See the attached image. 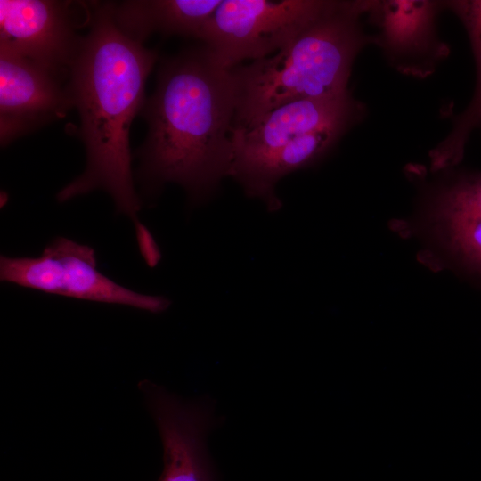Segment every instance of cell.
I'll return each mask as SVG.
<instances>
[{
  "instance_id": "cell-1",
  "label": "cell",
  "mask_w": 481,
  "mask_h": 481,
  "mask_svg": "<svg viewBox=\"0 0 481 481\" xmlns=\"http://www.w3.org/2000/svg\"><path fill=\"white\" fill-rule=\"evenodd\" d=\"M90 5L89 32L82 37L67 86L79 115L86 165L56 198L65 202L102 190L137 231L143 225L137 218L141 200L133 178L129 131L145 104V83L157 53L117 26L111 2Z\"/></svg>"
},
{
  "instance_id": "cell-11",
  "label": "cell",
  "mask_w": 481,
  "mask_h": 481,
  "mask_svg": "<svg viewBox=\"0 0 481 481\" xmlns=\"http://www.w3.org/2000/svg\"><path fill=\"white\" fill-rule=\"evenodd\" d=\"M429 217L455 266L481 285V171L453 173L432 194Z\"/></svg>"
},
{
  "instance_id": "cell-13",
  "label": "cell",
  "mask_w": 481,
  "mask_h": 481,
  "mask_svg": "<svg viewBox=\"0 0 481 481\" xmlns=\"http://www.w3.org/2000/svg\"><path fill=\"white\" fill-rule=\"evenodd\" d=\"M461 20L468 33L476 63V86L468 107L452 122L448 135L429 153L432 171L450 169L463 159L465 148L475 130L481 134V0L445 1Z\"/></svg>"
},
{
  "instance_id": "cell-7",
  "label": "cell",
  "mask_w": 481,
  "mask_h": 481,
  "mask_svg": "<svg viewBox=\"0 0 481 481\" xmlns=\"http://www.w3.org/2000/svg\"><path fill=\"white\" fill-rule=\"evenodd\" d=\"M364 106L349 93L320 99H305L281 105L248 128L232 134L234 176L302 135L331 126L351 128L364 114Z\"/></svg>"
},
{
  "instance_id": "cell-2",
  "label": "cell",
  "mask_w": 481,
  "mask_h": 481,
  "mask_svg": "<svg viewBox=\"0 0 481 481\" xmlns=\"http://www.w3.org/2000/svg\"><path fill=\"white\" fill-rule=\"evenodd\" d=\"M236 104L231 69L205 47L164 61L143 108L148 135L137 155L144 187L153 192L174 183L192 203L208 200L229 175Z\"/></svg>"
},
{
  "instance_id": "cell-5",
  "label": "cell",
  "mask_w": 481,
  "mask_h": 481,
  "mask_svg": "<svg viewBox=\"0 0 481 481\" xmlns=\"http://www.w3.org/2000/svg\"><path fill=\"white\" fill-rule=\"evenodd\" d=\"M0 280L27 289L77 299L135 307L152 314L168 309L164 296L126 288L102 273L94 249L57 237L37 257H0Z\"/></svg>"
},
{
  "instance_id": "cell-9",
  "label": "cell",
  "mask_w": 481,
  "mask_h": 481,
  "mask_svg": "<svg viewBox=\"0 0 481 481\" xmlns=\"http://www.w3.org/2000/svg\"><path fill=\"white\" fill-rule=\"evenodd\" d=\"M442 10L443 1L373 0L367 13L378 29L372 44L399 73L425 78L450 53L436 30V17Z\"/></svg>"
},
{
  "instance_id": "cell-8",
  "label": "cell",
  "mask_w": 481,
  "mask_h": 481,
  "mask_svg": "<svg viewBox=\"0 0 481 481\" xmlns=\"http://www.w3.org/2000/svg\"><path fill=\"white\" fill-rule=\"evenodd\" d=\"M163 445L159 481H217L206 447L215 419L211 404L185 402L150 379L138 383Z\"/></svg>"
},
{
  "instance_id": "cell-10",
  "label": "cell",
  "mask_w": 481,
  "mask_h": 481,
  "mask_svg": "<svg viewBox=\"0 0 481 481\" xmlns=\"http://www.w3.org/2000/svg\"><path fill=\"white\" fill-rule=\"evenodd\" d=\"M62 77L0 47V141L6 146L73 107Z\"/></svg>"
},
{
  "instance_id": "cell-6",
  "label": "cell",
  "mask_w": 481,
  "mask_h": 481,
  "mask_svg": "<svg viewBox=\"0 0 481 481\" xmlns=\"http://www.w3.org/2000/svg\"><path fill=\"white\" fill-rule=\"evenodd\" d=\"M78 2L1 0L0 47L31 60L63 77L69 73L82 37Z\"/></svg>"
},
{
  "instance_id": "cell-12",
  "label": "cell",
  "mask_w": 481,
  "mask_h": 481,
  "mask_svg": "<svg viewBox=\"0 0 481 481\" xmlns=\"http://www.w3.org/2000/svg\"><path fill=\"white\" fill-rule=\"evenodd\" d=\"M221 0H128L111 2L117 26L143 43L154 32L163 35H200Z\"/></svg>"
},
{
  "instance_id": "cell-4",
  "label": "cell",
  "mask_w": 481,
  "mask_h": 481,
  "mask_svg": "<svg viewBox=\"0 0 481 481\" xmlns=\"http://www.w3.org/2000/svg\"><path fill=\"white\" fill-rule=\"evenodd\" d=\"M324 0H223L199 39L225 69L260 60L287 46L332 4Z\"/></svg>"
},
{
  "instance_id": "cell-3",
  "label": "cell",
  "mask_w": 481,
  "mask_h": 481,
  "mask_svg": "<svg viewBox=\"0 0 481 481\" xmlns=\"http://www.w3.org/2000/svg\"><path fill=\"white\" fill-rule=\"evenodd\" d=\"M371 0L331 6L273 56L231 69L236 86L234 129L248 128L286 103L348 92L353 62L372 36L363 28Z\"/></svg>"
}]
</instances>
